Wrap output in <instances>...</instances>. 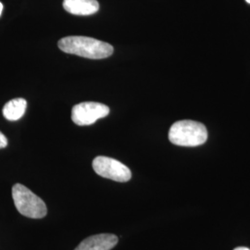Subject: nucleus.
<instances>
[{
  "mask_svg": "<svg viewBox=\"0 0 250 250\" xmlns=\"http://www.w3.org/2000/svg\"><path fill=\"white\" fill-rule=\"evenodd\" d=\"M27 102L25 99H15L9 100L3 107L2 112L8 121H18L26 111Z\"/></svg>",
  "mask_w": 250,
  "mask_h": 250,
  "instance_id": "6e6552de",
  "label": "nucleus"
},
{
  "mask_svg": "<svg viewBox=\"0 0 250 250\" xmlns=\"http://www.w3.org/2000/svg\"><path fill=\"white\" fill-rule=\"evenodd\" d=\"M169 139L180 146H197L207 141L208 131L205 125L195 121H179L171 125Z\"/></svg>",
  "mask_w": 250,
  "mask_h": 250,
  "instance_id": "f03ea898",
  "label": "nucleus"
},
{
  "mask_svg": "<svg viewBox=\"0 0 250 250\" xmlns=\"http://www.w3.org/2000/svg\"><path fill=\"white\" fill-rule=\"evenodd\" d=\"M118 244V237L111 233H100L87 237L74 250H110Z\"/></svg>",
  "mask_w": 250,
  "mask_h": 250,
  "instance_id": "423d86ee",
  "label": "nucleus"
},
{
  "mask_svg": "<svg viewBox=\"0 0 250 250\" xmlns=\"http://www.w3.org/2000/svg\"><path fill=\"white\" fill-rule=\"evenodd\" d=\"M93 169L104 178L110 179L115 182L125 183L132 178L130 169L117 160L99 156L93 161Z\"/></svg>",
  "mask_w": 250,
  "mask_h": 250,
  "instance_id": "20e7f679",
  "label": "nucleus"
},
{
  "mask_svg": "<svg viewBox=\"0 0 250 250\" xmlns=\"http://www.w3.org/2000/svg\"><path fill=\"white\" fill-rule=\"evenodd\" d=\"M233 250H250V249H248V248H244V247H240V248H236V249H234Z\"/></svg>",
  "mask_w": 250,
  "mask_h": 250,
  "instance_id": "9d476101",
  "label": "nucleus"
},
{
  "mask_svg": "<svg viewBox=\"0 0 250 250\" xmlns=\"http://www.w3.org/2000/svg\"><path fill=\"white\" fill-rule=\"evenodd\" d=\"M246 1H247V2H248V3H250V0H246Z\"/></svg>",
  "mask_w": 250,
  "mask_h": 250,
  "instance_id": "f8f14e48",
  "label": "nucleus"
},
{
  "mask_svg": "<svg viewBox=\"0 0 250 250\" xmlns=\"http://www.w3.org/2000/svg\"><path fill=\"white\" fill-rule=\"evenodd\" d=\"M2 10H3V5H2V3L0 2V15H1V13H2Z\"/></svg>",
  "mask_w": 250,
  "mask_h": 250,
  "instance_id": "9b49d317",
  "label": "nucleus"
},
{
  "mask_svg": "<svg viewBox=\"0 0 250 250\" xmlns=\"http://www.w3.org/2000/svg\"><path fill=\"white\" fill-rule=\"evenodd\" d=\"M109 107L99 102H83L72 107V120L75 125L86 126L107 117Z\"/></svg>",
  "mask_w": 250,
  "mask_h": 250,
  "instance_id": "39448f33",
  "label": "nucleus"
},
{
  "mask_svg": "<svg viewBox=\"0 0 250 250\" xmlns=\"http://www.w3.org/2000/svg\"><path fill=\"white\" fill-rule=\"evenodd\" d=\"M63 8L73 15L88 16L98 12L99 4L97 0H64Z\"/></svg>",
  "mask_w": 250,
  "mask_h": 250,
  "instance_id": "0eeeda50",
  "label": "nucleus"
},
{
  "mask_svg": "<svg viewBox=\"0 0 250 250\" xmlns=\"http://www.w3.org/2000/svg\"><path fill=\"white\" fill-rule=\"evenodd\" d=\"M60 49L65 53L91 60L106 59L113 53V46L86 36H67L59 41Z\"/></svg>",
  "mask_w": 250,
  "mask_h": 250,
  "instance_id": "f257e3e1",
  "label": "nucleus"
},
{
  "mask_svg": "<svg viewBox=\"0 0 250 250\" xmlns=\"http://www.w3.org/2000/svg\"><path fill=\"white\" fill-rule=\"evenodd\" d=\"M12 197L17 210L27 218L42 219L46 215L45 202L26 187L16 184L12 188Z\"/></svg>",
  "mask_w": 250,
  "mask_h": 250,
  "instance_id": "7ed1b4c3",
  "label": "nucleus"
},
{
  "mask_svg": "<svg viewBox=\"0 0 250 250\" xmlns=\"http://www.w3.org/2000/svg\"><path fill=\"white\" fill-rule=\"evenodd\" d=\"M8 146V139L7 137L0 132V149L5 148Z\"/></svg>",
  "mask_w": 250,
  "mask_h": 250,
  "instance_id": "1a4fd4ad",
  "label": "nucleus"
}]
</instances>
